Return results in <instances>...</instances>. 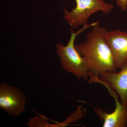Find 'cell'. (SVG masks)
Wrapping results in <instances>:
<instances>
[{
	"mask_svg": "<svg viewBox=\"0 0 127 127\" xmlns=\"http://www.w3.org/2000/svg\"><path fill=\"white\" fill-rule=\"evenodd\" d=\"M112 94L116 101V107L113 112L108 113L99 107H94V113L103 121V127H127V103L123 104L118 100L117 94Z\"/></svg>",
	"mask_w": 127,
	"mask_h": 127,
	"instance_id": "obj_7",
	"label": "cell"
},
{
	"mask_svg": "<svg viewBox=\"0 0 127 127\" xmlns=\"http://www.w3.org/2000/svg\"><path fill=\"white\" fill-rule=\"evenodd\" d=\"M119 72H107L99 76L100 78L94 77L91 78L97 79L98 82L104 83L108 88L116 92L120 97L121 102L127 103V61L120 68Z\"/></svg>",
	"mask_w": 127,
	"mask_h": 127,
	"instance_id": "obj_5",
	"label": "cell"
},
{
	"mask_svg": "<svg viewBox=\"0 0 127 127\" xmlns=\"http://www.w3.org/2000/svg\"><path fill=\"white\" fill-rule=\"evenodd\" d=\"M117 4L123 11H126L127 9V0H116Z\"/></svg>",
	"mask_w": 127,
	"mask_h": 127,
	"instance_id": "obj_8",
	"label": "cell"
},
{
	"mask_svg": "<svg viewBox=\"0 0 127 127\" xmlns=\"http://www.w3.org/2000/svg\"><path fill=\"white\" fill-rule=\"evenodd\" d=\"M96 23L95 22L83 26L76 32L72 28L70 38L67 45L64 46L59 43L56 45L57 53L60 59L61 65L65 70L76 76L79 81L81 79L84 81L88 79L90 77V68L86 58L81 57L76 50L74 42L78 34L93 26Z\"/></svg>",
	"mask_w": 127,
	"mask_h": 127,
	"instance_id": "obj_2",
	"label": "cell"
},
{
	"mask_svg": "<svg viewBox=\"0 0 127 127\" xmlns=\"http://www.w3.org/2000/svg\"><path fill=\"white\" fill-rule=\"evenodd\" d=\"M106 28L101 27L97 21L91 32L86 35V40L75 45L79 54L86 58L90 68V76H99L107 72L117 71L111 49L106 42Z\"/></svg>",
	"mask_w": 127,
	"mask_h": 127,
	"instance_id": "obj_1",
	"label": "cell"
},
{
	"mask_svg": "<svg viewBox=\"0 0 127 127\" xmlns=\"http://www.w3.org/2000/svg\"><path fill=\"white\" fill-rule=\"evenodd\" d=\"M105 38L112 52L116 69H120L127 61V32L107 31Z\"/></svg>",
	"mask_w": 127,
	"mask_h": 127,
	"instance_id": "obj_6",
	"label": "cell"
},
{
	"mask_svg": "<svg viewBox=\"0 0 127 127\" xmlns=\"http://www.w3.org/2000/svg\"><path fill=\"white\" fill-rule=\"evenodd\" d=\"M76 6L70 11L64 7L63 18L73 29L80 26L88 25V18L92 14L101 11L106 15L110 13L114 5L105 2L103 0H75Z\"/></svg>",
	"mask_w": 127,
	"mask_h": 127,
	"instance_id": "obj_3",
	"label": "cell"
},
{
	"mask_svg": "<svg viewBox=\"0 0 127 127\" xmlns=\"http://www.w3.org/2000/svg\"><path fill=\"white\" fill-rule=\"evenodd\" d=\"M26 97L20 89L5 82L0 83V108L8 115L18 117L26 109Z\"/></svg>",
	"mask_w": 127,
	"mask_h": 127,
	"instance_id": "obj_4",
	"label": "cell"
}]
</instances>
